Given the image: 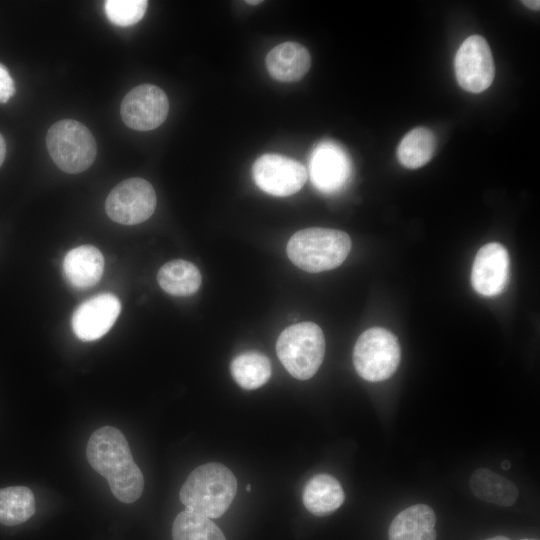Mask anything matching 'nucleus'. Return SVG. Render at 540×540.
<instances>
[{
	"label": "nucleus",
	"mask_w": 540,
	"mask_h": 540,
	"mask_svg": "<svg viewBox=\"0 0 540 540\" xmlns=\"http://www.w3.org/2000/svg\"><path fill=\"white\" fill-rule=\"evenodd\" d=\"M246 490L249 492L251 490V486L247 485Z\"/></svg>",
	"instance_id": "obj_31"
},
{
	"label": "nucleus",
	"mask_w": 540,
	"mask_h": 540,
	"mask_svg": "<svg viewBox=\"0 0 540 540\" xmlns=\"http://www.w3.org/2000/svg\"><path fill=\"white\" fill-rule=\"evenodd\" d=\"M15 93V86L7 69L0 64V103H6Z\"/></svg>",
	"instance_id": "obj_25"
},
{
	"label": "nucleus",
	"mask_w": 540,
	"mask_h": 540,
	"mask_svg": "<svg viewBox=\"0 0 540 540\" xmlns=\"http://www.w3.org/2000/svg\"><path fill=\"white\" fill-rule=\"evenodd\" d=\"M230 372L241 388L253 390L270 379L272 369L267 356L257 351H247L232 360Z\"/></svg>",
	"instance_id": "obj_20"
},
{
	"label": "nucleus",
	"mask_w": 540,
	"mask_h": 540,
	"mask_svg": "<svg viewBox=\"0 0 540 540\" xmlns=\"http://www.w3.org/2000/svg\"><path fill=\"white\" fill-rule=\"evenodd\" d=\"M309 176L317 190L327 194L337 192L351 176L350 159L338 144L321 142L311 153Z\"/></svg>",
	"instance_id": "obj_11"
},
{
	"label": "nucleus",
	"mask_w": 540,
	"mask_h": 540,
	"mask_svg": "<svg viewBox=\"0 0 540 540\" xmlns=\"http://www.w3.org/2000/svg\"><path fill=\"white\" fill-rule=\"evenodd\" d=\"M522 4L532 10H539L540 8V1L538 0H525L522 1Z\"/></svg>",
	"instance_id": "obj_26"
},
{
	"label": "nucleus",
	"mask_w": 540,
	"mask_h": 540,
	"mask_svg": "<svg viewBox=\"0 0 540 540\" xmlns=\"http://www.w3.org/2000/svg\"><path fill=\"white\" fill-rule=\"evenodd\" d=\"M35 512V497L25 486L0 489V523L14 526L27 521Z\"/></svg>",
	"instance_id": "obj_22"
},
{
	"label": "nucleus",
	"mask_w": 540,
	"mask_h": 540,
	"mask_svg": "<svg viewBox=\"0 0 540 540\" xmlns=\"http://www.w3.org/2000/svg\"><path fill=\"white\" fill-rule=\"evenodd\" d=\"M237 492L234 474L220 463H206L194 469L179 493L187 510L213 519L230 507Z\"/></svg>",
	"instance_id": "obj_2"
},
{
	"label": "nucleus",
	"mask_w": 540,
	"mask_h": 540,
	"mask_svg": "<svg viewBox=\"0 0 540 540\" xmlns=\"http://www.w3.org/2000/svg\"><path fill=\"white\" fill-rule=\"evenodd\" d=\"M169 111L165 92L153 84H141L130 90L120 106L121 118L131 129L149 131L159 127Z\"/></svg>",
	"instance_id": "obj_10"
},
{
	"label": "nucleus",
	"mask_w": 540,
	"mask_h": 540,
	"mask_svg": "<svg viewBox=\"0 0 540 540\" xmlns=\"http://www.w3.org/2000/svg\"><path fill=\"white\" fill-rule=\"evenodd\" d=\"M120 311L121 303L115 295H95L75 309L71 319L73 332L80 340H97L110 330Z\"/></svg>",
	"instance_id": "obj_12"
},
{
	"label": "nucleus",
	"mask_w": 540,
	"mask_h": 540,
	"mask_svg": "<svg viewBox=\"0 0 540 540\" xmlns=\"http://www.w3.org/2000/svg\"><path fill=\"white\" fill-rule=\"evenodd\" d=\"M511 467V463L508 460H505L501 463V468L504 470H508Z\"/></svg>",
	"instance_id": "obj_28"
},
{
	"label": "nucleus",
	"mask_w": 540,
	"mask_h": 540,
	"mask_svg": "<svg viewBox=\"0 0 540 540\" xmlns=\"http://www.w3.org/2000/svg\"><path fill=\"white\" fill-rule=\"evenodd\" d=\"M199 269L191 262L177 259L164 264L157 274L160 287L168 294L187 297L195 294L201 285Z\"/></svg>",
	"instance_id": "obj_19"
},
{
	"label": "nucleus",
	"mask_w": 540,
	"mask_h": 540,
	"mask_svg": "<svg viewBox=\"0 0 540 540\" xmlns=\"http://www.w3.org/2000/svg\"><path fill=\"white\" fill-rule=\"evenodd\" d=\"M173 540H226L219 527L210 519L190 510L180 512L172 526Z\"/></svg>",
	"instance_id": "obj_23"
},
{
	"label": "nucleus",
	"mask_w": 540,
	"mask_h": 540,
	"mask_svg": "<svg viewBox=\"0 0 540 540\" xmlns=\"http://www.w3.org/2000/svg\"><path fill=\"white\" fill-rule=\"evenodd\" d=\"M509 272L510 259L506 248L500 243H488L475 256L471 283L478 294L493 297L505 289Z\"/></svg>",
	"instance_id": "obj_13"
},
{
	"label": "nucleus",
	"mask_w": 540,
	"mask_h": 540,
	"mask_svg": "<svg viewBox=\"0 0 540 540\" xmlns=\"http://www.w3.org/2000/svg\"><path fill=\"white\" fill-rule=\"evenodd\" d=\"M246 3L249 4V5H257V4L262 3V1H260V0L259 1H246Z\"/></svg>",
	"instance_id": "obj_30"
},
{
	"label": "nucleus",
	"mask_w": 540,
	"mask_h": 540,
	"mask_svg": "<svg viewBox=\"0 0 540 540\" xmlns=\"http://www.w3.org/2000/svg\"><path fill=\"white\" fill-rule=\"evenodd\" d=\"M87 460L108 481L112 494L123 503H132L142 494L144 478L134 462L130 447L120 430L104 426L90 437Z\"/></svg>",
	"instance_id": "obj_1"
},
{
	"label": "nucleus",
	"mask_w": 540,
	"mask_h": 540,
	"mask_svg": "<svg viewBox=\"0 0 540 540\" xmlns=\"http://www.w3.org/2000/svg\"><path fill=\"white\" fill-rule=\"evenodd\" d=\"M255 184L265 193L286 197L298 192L308 173L299 161L280 154H263L253 164Z\"/></svg>",
	"instance_id": "obj_8"
},
{
	"label": "nucleus",
	"mask_w": 540,
	"mask_h": 540,
	"mask_svg": "<svg viewBox=\"0 0 540 540\" xmlns=\"http://www.w3.org/2000/svg\"><path fill=\"white\" fill-rule=\"evenodd\" d=\"M276 352L290 375L299 380L310 379L324 359V334L313 322L291 325L279 335Z\"/></svg>",
	"instance_id": "obj_4"
},
{
	"label": "nucleus",
	"mask_w": 540,
	"mask_h": 540,
	"mask_svg": "<svg viewBox=\"0 0 540 540\" xmlns=\"http://www.w3.org/2000/svg\"><path fill=\"white\" fill-rule=\"evenodd\" d=\"M436 516L425 504L412 505L401 511L389 528V540H436Z\"/></svg>",
	"instance_id": "obj_16"
},
{
	"label": "nucleus",
	"mask_w": 540,
	"mask_h": 540,
	"mask_svg": "<svg viewBox=\"0 0 540 540\" xmlns=\"http://www.w3.org/2000/svg\"><path fill=\"white\" fill-rule=\"evenodd\" d=\"M435 148L433 132L425 127H417L403 137L398 145L397 157L404 167L417 169L432 159Z\"/></svg>",
	"instance_id": "obj_21"
},
{
	"label": "nucleus",
	"mask_w": 540,
	"mask_h": 540,
	"mask_svg": "<svg viewBox=\"0 0 540 540\" xmlns=\"http://www.w3.org/2000/svg\"><path fill=\"white\" fill-rule=\"evenodd\" d=\"M103 269V255L91 245L73 248L63 260L65 279L76 289H88L96 285L101 279Z\"/></svg>",
	"instance_id": "obj_14"
},
{
	"label": "nucleus",
	"mask_w": 540,
	"mask_h": 540,
	"mask_svg": "<svg viewBox=\"0 0 540 540\" xmlns=\"http://www.w3.org/2000/svg\"><path fill=\"white\" fill-rule=\"evenodd\" d=\"M458 84L471 93L490 87L495 76V65L487 41L480 35L469 36L459 47L454 60Z\"/></svg>",
	"instance_id": "obj_9"
},
{
	"label": "nucleus",
	"mask_w": 540,
	"mask_h": 540,
	"mask_svg": "<svg viewBox=\"0 0 540 540\" xmlns=\"http://www.w3.org/2000/svg\"><path fill=\"white\" fill-rule=\"evenodd\" d=\"M400 359L398 339L389 330L381 327L364 331L357 339L353 350L356 372L370 382L390 378L397 370Z\"/></svg>",
	"instance_id": "obj_6"
},
{
	"label": "nucleus",
	"mask_w": 540,
	"mask_h": 540,
	"mask_svg": "<svg viewBox=\"0 0 540 540\" xmlns=\"http://www.w3.org/2000/svg\"><path fill=\"white\" fill-rule=\"evenodd\" d=\"M521 540H536V539H521Z\"/></svg>",
	"instance_id": "obj_32"
},
{
	"label": "nucleus",
	"mask_w": 540,
	"mask_h": 540,
	"mask_svg": "<svg viewBox=\"0 0 540 540\" xmlns=\"http://www.w3.org/2000/svg\"><path fill=\"white\" fill-rule=\"evenodd\" d=\"M6 155V144L3 136L0 134V166L2 165Z\"/></svg>",
	"instance_id": "obj_27"
},
{
	"label": "nucleus",
	"mask_w": 540,
	"mask_h": 540,
	"mask_svg": "<svg viewBox=\"0 0 540 540\" xmlns=\"http://www.w3.org/2000/svg\"><path fill=\"white\" fill-rule=\"evenodd\" d=\"M469 484L476 497L503 507L513 505L519 494L512 481L486 468L475 470Z\"/></svg>",
	"instance_id": "obj_18"
},
{
	"label": "nucleus",
	"mask_w": 540,
	"mask_h": 540,
	"mask_svg": "<svg viewBox=\"0 0 540 540\" xmlns=\"http://www.w3.org/2000/svg\"><path fill=\"white\" fill-rule=\"evenodd\" d=\"M311 66V56L303 45L284 42L272 48L266 56L270 76L281 82H294L304 77Z\"/></svg>",
	"instance_id": "obj_15"
},
{
	"label": "nucleus",
	"mask_w": 540,
	"mask_h": 540,
	"mask_svg": "<svg viewBox=\"0 0 540 540\" xmlns=\"http://www.w3.org/2000/svg\"><path fill=\"white\" fill-rule=\"evenodd\" d=\"M351 250L349 235L330 228L297 231L287 243V255L298 268L318 273L340 266Z\"/></svg>",
	"instance_id": "obj_3"
},
{
	"label": "nucleus",
	"mask_w": 540,
	"mask_h": 540,
	"mask_svg": "<svg viewBox=\"0 0 540 540\" xmlns=\"http://www.w3.org/2000/svg\"><path fill=\"white\" fill-rule=\"evenodd\" d=\"M302 499L310 513L326 516L342 505L345 495L336 478L329 474H317L306 483Z\"/></svg>",
	"instance_id": "obj_17"
},
{
	"label": "nucleus",
	"mask_w": 540,
	"mask_h": 540,
	"mask_svg": "<svg viewBox=\"0 0 540 540\" xmlns=\"http://www.w3.org/2000/svg\"><path fill=\"white\" fill-rule=\"evenodd\" d=\"M486 540H510V539L505 536H495V537L488 538Z\"/></svg>",
	"instance_id": "obj_29"
},
{
	"label": "nucleus",
	"mask_w": 540,
	"mask_h": 540,
	"mask_svg": "<svg viewBox=\"0 0 540 540\" xmlns=\"http://www.w3.org/2000/svg\"><path fill=\"white\" fill-rule=\"evenodd\" d=\"M46 146L57 167L71 174L88 169L97 154V144L91 131L72 119L58 121L49 128Z\"/></svg>",
	"instance_id": "obj_5"
},
{
	"label": "nucleus",
	"mask_w": 540,
	"mask_h": 540,
	"mask_svg": "<svg viewBox=\"0 0 540 540\" xmlns=\"http://www.w3.org/2000/svg\"><path fill=\"white\" fill-rule=\"evenodd\" d=\"M157 203L153 186L143 178H129L115 186L106 198L105 210L115 222L135 225L152 216Z\"/></svg>",
	"instance_id": "obj_7"
},
{
	"label": "nucleus",
	"mask_w": 540,
	"mask_h": 540,
	"mask_svg": "<svg viewBox=\"0 0 540 540\" xmlns=\"http://www.w3.org/2000/svg\"><path fill=\"white\" fill-rule=\"evenodd\" d=\"M147 6L145 0H108L105 2V12L113 24L126 27L139 22Z\"/></svg>",
	"instance_id": "obj_24"
}]
</instances>
